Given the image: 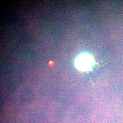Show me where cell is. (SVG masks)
I'll use <instances>...</instances> for the list:
<instances>
[{
  "label": "cell",
  "instance_id": "obj_1",
  "mask_svg": "<svg viewBox=\"0 0 123 123\" xmlns=\"http://www.w3.org/2000/svg\"><path fill=\"white\" fill-rule=\"evenodd\" d=\"M94 62V61L91 55L88 53H82L76 58L75 65L77 69L84 72L90 69Z\"/></svg>",
  "mask_w": 123,
  "mask_h": 123
}]
</instances>
